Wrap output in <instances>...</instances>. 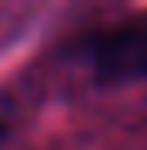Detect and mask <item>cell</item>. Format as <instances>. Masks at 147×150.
<instances>
[{
    "mask_svg": "<svg viewBox=\"0 0 147 150\" xmlns=\"http://www.w3.org/2000/svg\"><path fill=\"white\" fill-rule=\"evenodd\" d=\"M77 56L91 67L98 80L147 77V14H133L88 32L77 42Z\"/></svg>",
    "mask_w": 147,
    "mask_h": 150,
    "instance_id": "1",
    "label": "cell"
}]
</instances>
